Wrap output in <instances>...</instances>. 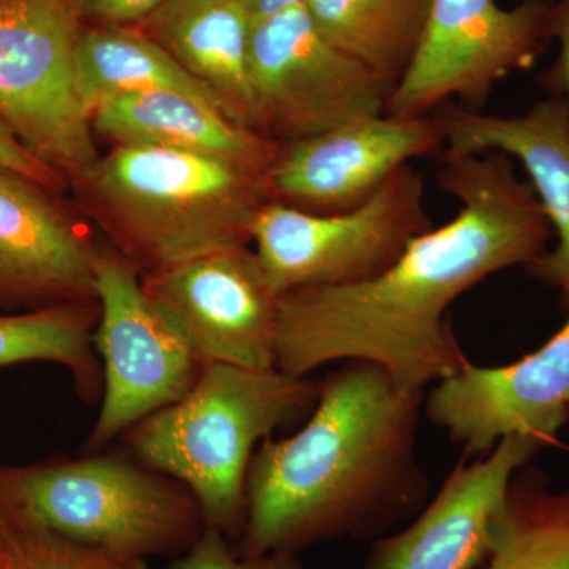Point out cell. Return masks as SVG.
<instances>
[{
  "mask_svg": "<svg viewBox=\"0 0 569 569\" xmlns=\"http://www.w3.org/2000/svg\"><path fill=\"white\" fill-rule=\"evenodd\" d=\"M92 127L114 146L206 153L266 173L283 148L231 121L211 103L173 91L104 99L93 108Z\"/></svg>",
  "mask_w": 569,
  "mask_h": 569,
  "instance_id": "ac0fdd59",
  "label": "cell"
},
{
  "mask_svg": "<svg viewBox=\"0 0 569 569\" xmlns=\"http://www.w3.org/2000/svg\"><path fill=\"white\" fill-rule=\"evenodd\" d=\"M266 171L206 153L114 146L74 181L123 260L151 274L252 242Z\"/></svg>",
  "mask_w": 569,
  "mask_h": 569,
  "instance_id": "3957f363",
  "label": "cell"
},
{
  "mask_svg": "<svg viewBox=\"0 0 569 569\" xmlns=\"http://www.w3.org/2000/svg\"><path fill=\"white\" fill-rule=\"evenodd\" d=\"M447 127L443 151L501 152L526 168L539 204L559 244L531 268L546 282L569 293V104L559 96L535 103L526 114L489 116L470 108L441 112Z\"/></svg>",
  "mask_w": 569,
  "mask_h": 569,
  "instance_id": "2e32d148",
  "label": "cell"
},
{
  "mask_svg": "<svg viewBox=\"0 0 569 569\" xmlns=\"http://www.w3.org/2000/svg\"><path fill=\"white\" fill-rule=\"evenodd\" d=\"M538 449L530 438L508 437L488 456L460 460L407 529L373 541L366 569L485 567L492 556L512 479Z\"/></svg>",
  "mask_w": 569,
  "mask_h": 569,
  "instance_id": "5bb4252c",
  "label": "cell"
},
{
  "mask_svg": "<svg viewBox=\"0 0 569 569\" xmlns=\"http://www.w3.org/2000/svg\"><path fill=\"white\" fill-rule=\"evenodd\" d=\"M438 116L381 114L283 146L269 168L272 200L310 212L350 211L418 157L443 152Z\"/></svg>",
  "mask_w": 569,
  "mask_h": 569,
  "instance_id": "4fadbf2b",
  "label": "cell"
},
{
  "mask_svg": "<svg viewBox=\"0 0 569 569\" xmlns=\"http://www.w3.org/2000/svg\"><path fill=\"white\" fill-rule=\"evenodd\" d=\"M231 121L253 129L252 20L236 0H170L137 24Z\"/></svg>",
  "mask_w": 569,
  "mask_h": 569,
  "instance_id": "e0dca14e",
  "label": "cell"
},
{
  "mask_svg": "<svg viewBox=\"0 0 569 569\" xmlns=\"http://www.w3.org/2000/svg\"><path fill=\"white\" fill-rule=\"evenodd\" d=\"M141 283L201 366L276 369L280 296L249 246L201 254Z\"/></svg>",
  "mask_w": 569,
  "mask_h": 569,
  "instance_id": "8fae6325",
  "label": "cell"
},
{
  "mask_svg": "<svg viewBox=\"0 0 569 569\" xmlns=\"http://www.w3.org/2000/svg\"><path fill=\"white\" fill-rule=\"evenodd\" d=\"M481 569H569V489L552 492L542 477L520 470Z\"/></svg>",
  "mask_w": 569,
  "mask_h": 569,
  "instance_id": "44dd1931",
  "label": "cell"
},
{
  "mask_svg": "<svg viewBox=\"0 0 569 569\" xmlns=\"http://www.w3.org/2000/svg\"><path fill=\"white\" fill-rule=\"evenodd\" d=\"M93 288L99 320L92 342L102 359L103 397L86 441L89 452L181 400L203 367L121 254L99 253Z\"/></svg>",
  "mask_w": 569,
  "mask_h": 569,
  "instance_id": "30bf717a",
  "label": "cell"
},
{
  "mask_svg": "<svg viewBox=\"0 0 569 569\" xmlns=\"http://www.w3.org/2000/svg\"><path fill=\"white\" fill-rule=\"evenodd\" d=\"M425 391L351 361L320 381L312 415L291 437L266 438L246 486L236 552L295 553L340 538L385 537L427 500L418 459Z\"/></svg>",
  "mask_w": 569,
  "mask_h": 569,
  "instance_id": "7a4b0ae2",
  "label": "cell"
},
{
  "mask_svg": "<svg viewBox=\"0 0 569 569\" xmlns=\"http://www.w3.org/2000/svg\"><path fill=\"white\" fill-rule=\"evenodd\" d=\"M253 22L268 20L295 7L306 6V0H236Z\"/></svg>",
  "mask_w": 569,
  "mask_h": 569,
  "instance_id": "83f0119b",
  "label": "cell"
},
{
  "mask_svg": "<svg viewBox=\"0 0 569 569\" xmlns=\"http://www.w3.org/2000/svg\"><path fill=\"white\" fill-rule=\"evenodd\" d=\"M0 168L24 176L40 183L44 189H56L63 182L62 176L41 162L39 157L33 156L2 119H0Z\"/></svg>",
  "mask_w": 569,
  "mask_h": 569,
  "instance_id": "484cf974",
  "label": "cell"
},
{
  "mask_svg": "<svg viewBox=\"0 0 569 569\" xmlns=\"http://www.w3.org/2000/svg\"><path fill=\"white\" fill-rule=\"evenodd\" d=\"M438 182L460 201L458 216L417 236L387 271L280 296L276 369L309 377L332 362H369L425 391L470 362L448 307L489 276L533 264L553 230L507 153L443 151Z\"/></svg>",
  "mask_w": 569,
  "mask_h": 569,
  "instance_id": "6da1fadb",
  "label": "cell"
},
{
  "mask_svg": "<svg viewBox=\"0 0 569 569\" xmlns=\"http://www.w3.org/2000/svg\"><path fill=\"white\" fill-rule=\"evenodd\" d=\"M14 515L133 559L178 557L203 533L190 490L114 455L0 471Z\"/></svg>",
  "mask_w": 569,
  "mask_h": 569,
  "instance_id": "5b68a950",
  "label": "cell"
},
{
  "mask_svg": "<svg viewBox=\"0 0 569 569\" xmlns=\"http://www.w3.org/2000/svg\"><path fill=\"white\" fill-rule=\"evenodd\" d=\"M74 0H0V119L63 179L99 159Z\"/></svg>",
  "mask_w": 569,
  "mask_h": 569,
  "instance_id": "8992f818",
  "label": "cell"
},
{
  "mask_svg": "<svg viewBox=\"0 0 569 569\" xmlns=\"http://www.w3.org/2000/svg\"><path fill=\"white\" fill-rule=\"evenodd\" d=\"M97 320L96 299L0 317V367L58 362L70 369L84 396H96L102 381L92 342Z\"/></svg>",
  "mask_w": 569,
  "mask_h": 569,
  "instance_id": "7402d4cb",
  "label": "cell"
},
{
  "mask_svg": "<svg viewBox=\"0 0 569 569\" xmlns=\"http://www.w3.org/2000/svg\"><path fill=\"white\" fill-rule=\"evenodd\" d=\"M11 518H13V508H11L6 490L0 485V569H9Z\"/></svg>",
  "mask_w": 569,
  "mask_h": 569,
  "instance_id": "f1b7e54d",
  "label": "cell"
},
{
  "mask_svg": "<svg viewBox=\"0 0 569 569\" xmlns=\"http://www.w3.org/2000/svg\"><path fill=\"white\" fill-rule=\"evenodd\" d=\"M170 0H74L81 21L96 26H137Z\"/></svg>",
  "mask_w": 569,
  "mask_h": 569,
  "instance_id": "d4e9b609",
  "label": "cell"
},
{
  "mask_svg": "<svg viewBox=\"0 0 569 569\" xmlns=\"http://www.w3.org/2000/svg\"><path fill=\"white\" fill-rule=\"evenodd\" d=\"M553 0H430L413 61L397 82L387 114L411 118L459 99L479 107L496 82L529 70L553 39Z\"/></svg>",
  "mask_w": 569,
  "mask_h": 569,
  "instance_id": "9c48e42d",
  "label": "cell"
},
{
  "mask_svg": "<svg viewBox=\"0 0 569 569\" xmlns=\"http://www.w3.org/2000/svg\"><path fill=\"white\" fill-rule=\"evenodd\" d=\"M318 391L320 381L279 369L204 365L181 400L122 438L134 459L190 490L206 529L238 541L254 451L277 427L312 410Z\"/></svg>",
  "mask_w": 569,
  "mask_h": 569,
  "instance_id": "277c9868",
  "label": "cell"
},
{
  "mask_svg": "<svg viewBox=\"0 0 569 569\" xmlns=\"http://www.w3.org/2000/svg\"><path fill=\"white\" fill-rule=\"evenodd\" d=\"M9 569H149L148 561L121 556L66 537L14 515L9 539Z\"/></svg>",
  "mask_w": 569,
  "mask_h": 569,
  "instance_id": "603a6c76",
  "label": "cell"
},
{
  "mask_svg": "<svg viewBox=\"0 0 569 569\" xmlns=\"http://www.w3.org/2000/svg\"><path fill=\"white\" fill-rule=\"evenodd\" d=\"M422 407L468 458L488 456L508 437L530 438L539 447L552 443L569 419V318L518 362H468L441 378Z\"/></svg>",
  "mask_w": 569,
  "mask_h": 569,
  "instance_id": "7c38bea8",
  "label": "cell"
},
{
  "mask_svg": "<svg viewBox=\"0 0 569 569\" xmlns=\"http://www.w3.org/2000/svg\"><path fill=\"white\" fill-rule=\"evenodd\" d=\"M254 132L287 146L387 114L396 86L321 36L306 6L253 22Z\"/></svg>",
  "mask_w": 569,
  "mask_h": 569,
  "instance_id": "ba28073f",
  "label": "cell"
},
{
  "mask_svg": "<svg viewBox=\"0 0 569 569\" xmlns=\"http://www.w3.org/2000/svg\"><path fill=\"white\" fill-rule=\"evenodd\" d=\"M47 190L0 168V302L36 310L96 299L100 250Z\"/></svg>",
  "mask_w": 569,
  "mask_h": 569,
  "instance_id": "9a60e30c",
  "label": "cell"
},
{
  "mask_svg": "<svg viewBox=\"0 0 569 569\" xmlns=\"http://www.w3.org/2000/svg\"><path fill=\"white\" fill-rule=\"evenodd\" d=\"M164 569H306L295 553L241 556L231 539L213 529H204L201 537L186 552L176 557Z\"/></svg>",
  "mask_w": 569,
  "mask_h": 569,
  "instance_id": "cb8c5ba5",
  "label": "cell"
},
{
  "mask_svg": "<svg viewBox=\"0 0 569 569\" xmlns=\"http://www.w3.org/2000/svg\"><path fill=\"white\" fill-rule=\"evenodd\" d=\"M430 0H306L329 43L397 84L417 54Z\"/></svg>",
  "mask_w": 569,
  "mask_h": 569,
  "instance_id": "d6986e66",
  "label": "cell"
},
{
  "mask_svg": "<svg viewBox=\"0 0 569 569\" xmlns=\"http://www.w3.org/2000/svg\"><path fill=\"white\" fill-rule=\"evenodd\" d=\"M430 228L425 178L408 163L350 211L310 212L269 201L254 217L252 242L266 279L282 296L373 279Z\"/></svg>",
  "mask_w": 569,
  "mask_h": 569,
  "instance_id": "52a82bcc",
  "label": "cell"
},
{
  "mask_svg": "<svg viewBox=\"0 0 569 569\" xmlns=\"http://www.w3.org/2000/svg\"><path fill=\"white\" fill-rule=\"evenodd\" d=\"M553 37L559 39L560 52L548 73V82L552 86L553 96L561 97L569 104V0L556 3Z\"/></svg>",
  "mask_w": 569,
  "mask_h": 569,
  "instance_id": "4316f807",
  "label": "cell"
},
{
  "mask_svg": "<svg viewBox=\"0 0 569 569\" xmlns=\"http://www.w3.org/2000/svg\"><path fill=\"white\" fill-rule=\"evenodd\" d=\"M78 67L93 108L111 97L152 91L186 93L217 108L203 86L137 26L82 29Z\"/></svg>",
  "mask_w": 569,
  "mask_h": 569,
  "instance_id": "ffe728a7",
  "label": "cell"
}]
</instances>
